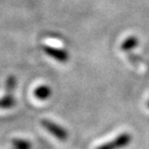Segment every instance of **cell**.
Listing matches in <instances>:
<instances>
[{
	"instance_id": "cell-1",
	"label": "cell",
	"mask_w": 149,
	"mask_h": 149,
	"mask_svg": "<svg viewBox=\"0 0 149 149\" xmlns=\"http://www.w3.org/2000/svg\"><path fill=\"white\" fill-rule=\"evenodd\" d=\"M132 141V136L130 133H122L112 141H108L96 149H121L128 146Z\"/></svg>"
},
{
	"instance_id": "cell-2",
	"label": "cell",
	"mask_w": 149,
	"mask_h": 149,
	"mask_svg": "<svg viewBox=\"0 0 149 149\" xmlns=\"http://www.w3.org/2000/svg\"><path fill=\"white\" fill-rule=\"evenodd\" d=\"M41 124L45 129L52 134V136H54L55 138H57L60 141H66L68 138V132L64 128L59 126L58 124L54 123V122L47 120V119H43L41 121Z\"/></svg>"
},
{
	"instance_id": "cell-3",
	"label": "cell",
	"mask_w": 149,
	"mask_h": 149,
	"mask_svg": "<svg viewBox=\"0 0 149 149\" xmlns=\"http://www.w3.org/2000/svg\"><path fill=\"white\" fill-rule=\"evenodd\" d=\"M43 50L46 54L57 60L58 62H61V63H66L69 60V54L64 49H60L50 46H43Z\"/></svg>"
},
{
	"instance_id": "cell-4",
	"label": "cell",
	"mask_w": 149,
	"mask_h": 149,
	"mask_svg": "<svg viewBox=\"0 0 149 149\" xmlns=\"http://www.w3.org/2000/svg\"><path fill=\"white\" fill-rule=\"evenodd\" d=\"M52 88L49 87V85H46V84H43V85H40L34 90V95L37 99L41 100V101H45L47 99L52 96Z\"/></svg>"
},
{
	"instance_id": "cell-5",
	"label": "cell",
	"mask_w": 149,
	"mask_h": 149,
	"mask_svg": "<svg viewBox=\"0 0 149 149\" xmlns=\"http://www.w3.org/2000/svg\"><path fill=\"white\" fill-rule=\"evenodd\" d=\"M138 45H139V39L136 36H130L126 40L123 41V43L120 46V49L122 52H130V50H132L135 47H138Z\"/></svg>"
},
{
	"instance_id": "cell-6",
	"label": "cell",
	"mask_w": 149,
	"mask_h": 149,
	"mask_svg": "<svg viewBox=\"0 0 149 149\" xmlns=\"http://www.w3.org/2000/svg\"><path fill=\"white\" fill-rule=\"evenodd\" d=\"M16 105V100L12 94H6L4 97L0 98V109H11Z\"/></svg>"
},
{
	"instance_id": "cell-7",
	"label": "cell",
	"mask_w": 149,
	"mask_h": 149,
	"mask_svg": "<svg viewBox=\"0 0 149 149\" xmlns=\"http://www.w3.org/2000/svg\"><path fill=\"white\" fill-rule=\"evenodd\" d=\"M32 144L30 141L22 139H15L12 141V148L13 149H31Z\"/></svg>"
},
{
	"instance_id": "cell-8",
	"label": "cell",
	"mask_w": 149,
	"mask_h": 149,
	"mask_svg": "<svg viewBox=\"0 0 149 149\" xmlns=\"http://www.w3.org/2000/svg\"><path fill=\"white\" fill-rule=\"evenodd\" d=\"M17 85V79L14 76H9L6 79V83H5V88H6V92L8 94H12L13 91L15 90Z\"/></svg>"
},
{
	"instance_id": "cell-9",
	"label": "cell",
	"mask_w": 149,
	"mask_h": 149,
	"mask_svg": "<svg viewBox=\"0 0 149 149\" xmlns=\"http://www.w3.org/2000/svg\"><path fill=\"white\" fill-rule=\"evenodd\" d=\"M147 107H148V109H149V101L147 102Z\"/></svg>"
}]
</instances>
